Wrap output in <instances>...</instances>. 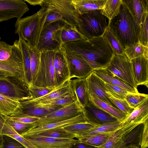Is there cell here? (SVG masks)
Wrapping results in <instances>:
<instances>
[{
  "label": "cell",
  "instance_id": "cell-1",
  "mask_svg": "<svg viewBox=\"0 0 148 148\" xmlns=\"http://www.w3.org/2000/svg\"><path fill=\"white\" fill-rule=\"evenodd\" d=\"M62 46L66 51L80 56L94 70L106 68L114 54L102 36L70 42L63 44Z\"/></svg>",
  "mask_w": 148,
  "mask_h": 148
},
{
  "label": "cell",
  "instance_id": "cell-2",
  "mask_svg": "<svg viewBox=\"0 0 148 148\" xmlns=\"http://www.w3.org/2000/svg\"><path fill=\"white\" fill-rule=\"evenodd\" d=\"M108 27L125 49L139 42L140 26L123 1L119 13L109 20Z\"/></svg>",
  "mask_w": 148,
  "mask_h": 148
},
{
  "label": "cell",
  "instance_id": "cell-3",
  "mask_svg": "<svg viewBox=\"0 0 148 148\" xmlns=\"http://www.w3.org/2000/svg\"><path fill=\"white\" fill-rule=\"evenodd\" d=\"M49 9L43 6L29 16L17 19L15 32L19 38L25 41L29 47L36 48Z\"/></svg>",
  "mask_w": 148,
  "mask_h": 148
},
{
  "label": "cell",
  "instance_id": "cell-4",
  "mask_svg": "<svg viewBox=\"0 0 148 148\" xmlns=\"http://www.w3.org/2000/svg\"><path fill=\"white\" fill-rule=\"evenodd\" d=\"M81 22L77 27L86 40L102 36L107 28L109 19L103 15L101 10H96L80 15Z\"/></svg>",
  "mask_w": 148,
  "mask_h": 148
},
{
  "label": "cell",
  "instance_id": "cell-5",
  "mask_svg": "<svg viewBox=\"0 0 148 148\" xmlns=\"http://www.w3.org/2000/svg\"><path fill=\"white\" fill-rule=\"evenodd\" d=\"M54 51L40 52V62L37 72L32 84L49 89L56 88V82L53 57Z\"/></svg>",
  "mask_w": 148,
  "mask_h": 148
},
{
  "label": "cell",
  "instance_id": "cell-6",
  "mask_svg": "<svg viewBox=\"0 0 148 148\" xmlns=\"http://www.w3.org/2000/svg\"><path fill=\"white\" fill-rule=\"evenodd\" d=\"M28 85L25 81L13 76H0V94L19 100L31 98Z\"/></svg>",
  "mask_w": 148,
  "mask_h": 148
},
{
  "label": "cell",
  "instance_id": "cell-7",
  "mask_svg": "<svg viewBox=\"0 0 148 148\" xmlns=\"http://www.w3.org/2000/svg\"><path fill=\"white\" fill-rule=\"evenodd\" d=\"M106 68L125 82L137 89L131 63L124 53L122 55L114 53L109 64Z\"/></svg>",
  "mask_w": 148,
  "mask_h": 148
},
{
  "label": "cell",
  "instance_id": "cell-8",
  "mask_svg": "<svg viewBox=\"0 0 148 148\" xmlns=\"http://www.w3.org/2000/svg\"><path fill=\"white\" fill-rule=\"evenodd\" d=\"M43 6L58 13L67 25L77 27L81 22L80 14L75 9L72 0H44Z\"/></svg>",
  "mask_w": 148,
  "mask_h": 148
},
{
  "label": "cell",
  "instance_id": "cell-9",
  "mask_svg": "<svg viewBox=\"0 0 148 148\" xmlns=\"http://www.w3.org/2000/svg\"><path fill=\"white\" fill-rule=\"evenodd\" d=\"M12 46V54L9 58L6 60H0V76H16L25 80L18 40H15Z\"/></svg>",
  "mask_w": 148,
  "mask_h": 148
},
{
  "label": "cell",
  "instance_id": "cell-10",
  "mask_svg": "<svg viewBox=\"0 0 148 148\" xmlns=\"http://www.w3.org/2000/svg\"><path fill=\"white\" fill-rule=\"evenodd\" d=\"M67 25L62 21L52 23L44 27L40 35L36 49L40 52L54 51L62 46L54 39V33L57 30Z\"/></svg>",
  "mask_w": 148,
  "mask_h": 148
},
{
  "label": "cell",
  "instance_id": "cell-11",
  "mask_svg": "<svg viewBox=\"0 0 148 148\" xmlns=\"http://www.w3.org/2000/svg\"><path fill=\"white\" fill-rule=\"evenodd\" d=\"M82 112V109L77 101L63 107L39 118L36 122L38 125L50 123L69 119Z\"/></svg>",
  "mask_w": 148,
  "mask_h": 148
},
{
  "label": "cell",
  "instance_id": "cell-12",
  "mask_svg": "<svg viewBox=\"0 0 148 148\" xmlns=\"http://www.w3.org/2000/svg\"><path fill=\"white\" fill-rule=\"evenodd\" d=\"M29 10L24 0H0V22L20 19Z\"/></svg>",
  "mask_w": 148,
  "mask_h": 148
},
{
  "label": "cell",
  "instance_id": "cell-13",
  "mask_svg": "<svg viewBox=\"0 0 148 148\" xmlns=\"http://www.w3.org/2000/svg\"><path fill=\"white\" fill-rule=\"evenodd\" d=\"M69 79L73 78H86L93 71L87 62L79 55L66 51Z\"/></svg>",
  "mask_w": 148,
  "mask_h": 148
},
{
  "label": "cell",
  "instance_id": "cell-14",
  "mask_svg": "<svg viewBox=\"0 0 148 148\" xmlns=\"http://www.w3.org/2000/svg\"><path fill=\"white\" fill-rule=\"evenodd\" d=\"M53 60L56 88H58L69 79L66 51L62 46L54 51Z\"/></svg>",
  "mask_w": 148,
  "mask_h": 148
},
{
  "label": "cell",
  "instance_id": "cell-15",
  "mask_svg": "<svg viewBox=\"0 0 148 148\" xmlns=\"http://www.w3.org/2000/svg\"><path fill=\"white\" fill-rule=\"evenodd\" d=\"M82 112L87 121L97 126L118 121L110 114L98 108L90 101L82 108Z\"/></svg>",
  "mask_w": 148,
  "mask_h": 148
},
{
  "label": "cell",
  "instance_id": "cell-16",
  "mask_svg": "<svg viewBox=\"0 0 148 148\" xmlns=\"http://www.w3.org/2000/svg\"><path fill=\"white\" fill-rule=\"evenodd\" d=\"M38 148H71L76 139L21 135Z\"/></svg>",
  "mask_w": 148,
  "mask_h": 148
},
{
  "label": "cell",
  "instance_id": "cell-17",
  "mask_svg": "<svg viewBox=\"0 0 148 148\" xmlns=\"http://www.w3.org/2000/svg\"><path fill=\"white\" fill-rule=\"evenodd\" d=\"M73 91L69 79L63 85L57 88L53 91L41 97L33 99L19 100L22 103L40 106L45 105L53 100L63 97Z\"/></svg>",
  "mask_w": 148,
  "mask_h": 148
},
{
  "label": "cell",
  "instance_id": "cell-18",
  "mask_svg": "<svg viewBox=\"0 0 148 148\" xmlns=\"http://www.w3.org/2000/svg\"><path fill=\"white\" fill-rule=\"evenodd\" d=\"M89 95L93 94L101 100L106 102L114 108H118L110 99L106 93L105 82L93 72L86 78Z\"/></svg>",
  "mask_w": 148,
  "mask_h": 148
},
{
  "label": "cell",
  "instance_id": "cell-19",
  "mask_svg": "<svg viewBox=\"0 0 148 148\" xmlns=\"http://www.w3.org/2000/svg\"><path fill=\"white\" fill-rule=\"evenodd\" d=\"M21 104L22 106L21 110L9 117L27 116L40 118L63 107L51 105L36 106Z\"/></svg>",
  "mask_w": 148,
  "mask_h": 148
},
{
  "label": "cell",
  "instance_id": "cell-20",
  "mask_svg": "<svg viewBox=\"0 0 148 148\" xmlns=\"http://www.w3.org/2000/svg\"><path fill=\"white\" fill-rule=\"evenodd\" d=\"M134 80L137 86L144 85L148 87V58L143 56L130 60Z\"/></svg>",
  "mask_w": 148,
  "mask_h": 148
},
{
  "label": "cell",
  "instance_id": "cell-21",
  "mask_svg": "<svg viewBox=\"0 0 148 148\" xmlns=\"http://www.w3.org/2000/svg\"><path fill=\"white\" fill-rule=\"evenodd\" d=\"M69 80L77 101L82 108H83L90 102L86 78H76Z\"/></svg>",
  "mask_w": 148,
  "mask_h": 148
},
{
  "label": "cell",
  "instance_id": "cell-22",
  "mask_svg": "<svg viewBox=\"0 0 148 148\" xmlns=\"http://www.w3.org/2000/svg\"><path fill=\"white\" fill-rule=\"evenodd\" d=\"M140 124L130 123L121 125L114 132L108 140L98 148H119L126 135Z\"/></svg>",
  "mask_w": 148,
  "mask_h": 148
},
{
  "label": "cell",
  "instance_id": "cell-23",
  "mask_svg": "<svg viewBox=\"0 0 148 148\" xmlns=\"http://www.w3.org/2000/svg\"><path fill=\"white\" fill-rule=\"evenodd\" d=\"M148 119V97L145 98L122 122V125L143 123Z\"/></svg>",
  "mask_w": 148,
  "mask_h": 148
},
{
  "label": "cell",
  "instance_id": "cell-24",
  "mask_svg": "<svg viewBox=\"0 0 148 148\" xmlns=\"http://www.w3.org/2000/svg\"><path fill=\"white\" fill-rule=\"evenodd\" d=\"M92 72L105 83L119 86L132 92H138L137 89L125 82L106 68L95 69Z\"/></svg>",
  "mask_w": 148,
  "mask_h": 148
},
{
  "label": "cell",
  "instance_id": "cell-25",
  "mask_svg": "<svg viewBox=\"0 0 148 148\" xmlns=\"http://www.w3.org/2000/svg\"><path fill=\"white\" fill-rule=\"evenodd\" d=\"M122 1L140 26L143 15L148 13V1L122 0Z\"/></svg>",
  "mask_w": 148,
  "mask_h": 148
},
{
  "label": "cell",
  "instance_id": "cell-26",
  "mask_svg": "<svg viewBox=\"0 0 148 148\" xmlns=\"http://www.w3.org/2000/svg\"><path fill=\"white\" fill-rule=\"evenodd\" d=\"M86 122H87L86 121L82 112L77 116L67 120L50 123L40 125H38L37 126L22 134H33L51 128L63 127L66 125L75 123Z\"/></svg>",
  "mask_w": 148,
  "mask_h": 148
},
{
  "label": "cell",
  "instance_id": "cell-27",
  "mask_svg": "<svg viewBox=\"0 0 148 148\" xmlns=\"http://www.w3.org/2000/svg\"><path fill=\"white\" fill-rule=\"evenodd\" d=\"M90 101L98 108L108 113L116 119L118 121H123L127 116L118 108L110 105L101 100L93 94L89 95Z\"/></svg>",
  "mask_w": 148,
  "mask_h": 148
},
{
  "label": "cell",
  "instance_id": "cell-28",
  "mask_svg": "<svg viewBox=\"0 0 148 148\" xmlns=\"http://www.w3.org/2000/svg\"><path fill=\"white\" fill-rule=\"evenodd\" d=\"M22 106L18 99L0 94V113L9 116L20 110Z\"/></svg>",
  "mask_w": 148,
  "mask_h": 148
},
{
  "label": "cell",
  "instance_id": "cell-29",
  "mask_svg": "<svg viewBox=\"0 0 148 148\" xmlns=\"http://www.w3.org/2000/svg\"><path fill=\"white\" fill-rule=\"evenodd\" d=\"M106 0H72L76 10L80 15L96 10H101Z\"/></svg>",
  "mask_w": 148,
  "mask_h": 148
},
{
  "label": "cell",
  "instance_id": "cell-30",
  "mask_svg": "<svg viewBox=\"0 0 148 148\" xmlns=\"http://www.w3.org/2000/svg\"><path fill=\"white\" fill-rule=\"evenodd\" d=\"M23 135L35 137H44L63 139H72L75 138L76 136V135L64 130L63 127L46 130L33 134H22L21 135Z\"/></svg>",
  "mask_w": 148,
  "mask_h": 148
},
{
  "label": "cell",
  "instance_id": "cell-31",
  "mask_svg": "<svg viewBox=\"0 0 148 148\" xmlns=\"http://www.w3.org/2000/svg\"><path fill=\"white\" fill-rule=\"evenodd\" d=\"M18 40L22 55L25 79L26 83L29 85L32 82L29 47L25 41L19 38Z\"/></svg>",
  "mask_w": 148,
  "mask_h": 148
},
{
  "label": "cell",
  "instance_id": "cell-32",
  "mask_svg": "<svg viewBox=\"0 0 148 148\" xmlns=\"http://www.w3.org/2000/svg\"><path fill=\"white\" fill-rule=\"evenodd\" d=\"M122 122L119 121L96 126L88 132L77 136L78 139L83 137L114 132L121 125Z\"/></svg>",
  "mask_w": 148,
  "mask_h": 148
},
{
  "label": "cell",
  "instance_id": "cell-33",
  "mask_svg": "<svg viewBox=\"0 0 148 148\" xmlns=\"http://www.w3.org/2000/svg\"><path fill=\"white\" fill-rule=\"evenodd\" d=\"M60 34L62 45L73 41L86 40L75 26L66 25L61 29Z\"/></svg>",
  "mask_w": 148,
  "mask_h": 148
},
{
  "label": "cell",
  "instance_id": "cell-34",
  "mask_svg": "<svg viewBox=\"0 0 148 148\" xmlns=\"http://www.w3.org/2000/svg\"><path fill=\"white\" fill-rule=\"evenodd\" d=\"M122 0H106L101 10L102 14L111 20L119 13Z\"/></svg>",
  "mask_w": 148,
  "mask_h": 148
},
{
  "label": "cell",
  "instance_id": "cell-35",
  "mask_svg": "<svg viewBox=\"0 0 148 148\" xmlns=\"http://www.w3.org/2000/svg\"><path fill=\"white\" fill-rule=\"evenodd\" d=\"M124 53L130 60L143 56L148 58V47L138 42L125 49Z\"/></svg>",
  "mask_w": 148,
  "mask_h": 148
},
{
  "label": "cell",
  "instance_id": "cell-36",
  "mask_svg": "<svg viewBox=\"0 0 148 148\" xmlns=\"http://www.w3.org/2000/svg\"><path fill=\"white\" fill-rule=\"evenodd\" d=\"M2 134L12 137L23 145L26 148H38L21 135L17 134L6 121L2 130Z\"/></svg>",
  "mask_w": 148,
  "mask_h": 148
},
{
  "label": "cell",
  "instance_id": "cell-37",
  "mask_svg": "<svg viewBox=\"0 0 148 148\" xmlns=\"http://www.w3.org/2000/svg\"><path fill=\"white\" fill-rule=\"evenodd\" d=\"M113 132L86 136L78 139L84 143L98 147L106 142Z\"/></svg>",
  "mask_w": 148,
  "mask_h": 148
},
{
  "label": "cell",
  "instance_id": "cell-38",
  "mask_svg": "<svg viewBox=\"0 0 148 148\" xmlns=\"http://www.w3.org/2000/svg\"><path fill=\"white\" fill-rule=\"evenodd\" d=\"M102 37L109 44L114 53L118 55L124 53L125 49L108 27Z\"/></svg>",
  "mask_w": 148,
  "mask_h": 148
},
{
  "label": "cell",
  "instance_id": "cell-39",
  "mask_svg": "<svg viewBox=\"0 0 148 148\" xmlns=\"http://www.w3.org/2000/svg\"><path fill=\"white\" fill-rule=\"evenodd\" d=\"M96 126L86 122L70 125L63 127L67 131L76 135L77 136L88 132Z\"/></svg>",
  "mask_w": 148,
  "mask_h": 148
},
{
  "label": "cell",
  "instance_id": "cell-40",
  "mask_svg": "<svg viewBox=\"0 0 148 148\" xmlns=\"http://www.w3.org/2000/svg\"><path fill=\"white\" fill-rule=\"evenodd\" d=\"M5 116L8 124L16 132L20 135L28 131L38 125L36 122L31 123H24L11 120L7 116Z\"/></svg>",
  "mask_w": 148,
  "mask_h": 148
},
{
  "label": "cell",
  "instance_id": "cell-41",
  "mask_svg": "<svg viewBox=\"0 0 148 148\" xmlns=\"http://www.w3.org/2000/svg\"><path fill=\"white\" fill-rule=\"evenodd\" d=\"M106 93L110 96L115 98L125 99L129 91L119 86L110 84L105 82Z\"/></svg>",
  "mask_w": 148,
  "mask_h": 148
},
{
  "label": "cell",
  "instance_id": "cell-42",
  "mask_svg": "<svg viewBox=\"0 0 148 148\" xmlns=\"http://www.w3.org/2000/svg\"><path fill=\"white\" fill-rule=\"evenodd\" d=\"M29 47L30 58L31 71L32 82L37 73L39 66L40 52L36 48H32Z\"/></svg>",
  "mask_w": 148,
  "mask_h": 148
},
{
  "label": "cell",
  "instance_id": "cell-43",
  "mask_svg": "<svg viewBox=\"0 0 148 148\" xmlns=\"http://www.w3.org/2000/svg\"><path fill=\"white\" fill-rule=\"evenodd\" d=\"M148 13L143 15L140 25V30L139 36V42L144 46L148 47Z\"/></svg>",
  "mask_w": 148,
  "mask_h": 148
},
{
  "label": "cell",
  "instance_id": "cell-44",
  "mask_svg": "<svg viewBox=\"0 0 148 148\" xmlns=\"http://www.w3.org/2000/svg\"><path fill=\"white\" fill-rule=\"evenodd\" d=\"M147 97L148 94L129 92L125 99L130 107L134 109Z\"/></svg>",
  "mask_w": 148,
  "mask_h": 148
},
{
  "label": "cell",
  "instance_id": "cell-45",
  "mask_svg": "<svg viewBox=\"0 0 148 148\" xmlns=\"http://www.w3.org/2000/svg\"><path fill=\"white\" fill-rule=\"evenodd\" d=\"M77 101V99L73 91L64 97L50 101L45 105L60 106L64 107Z\"/></svg>",
  "mask_w": 148,
  "mask_h": 148
},
{
  "label": "cell",
  "instance_id": "cell-46",
  "mask_svg": "<svg viewBox=\"0 0 148 148\" xmlns=\"http://www.w3.org/2000/svg\"><path fill=\"white\" fill-rule=\"evenodd\" d=\"M28 86L31 97L30 99L41 97L53 91L57 88L54 89H49L46 87L38 86L32 84H29Z\"/></svg>",
  "mask_w": 148,
  "mask_h": 148
},
{
  "label": "cell",
  "instance_id": "cell-47",
  "mask_svg": "<svg viewBox=\"0 0 148 148\" xmlns=\"http://www.w3.org/2000/svg\"><path fill=\"white\" fill-rule=\"evenodd\" d=\"M109 96L110 99L116 107L127 115L130 114L134 110V109L130 106L125 99H119Z\"/></svg>",
  "mask_w": 148,
  "mask_h": 148
},
{
  "label": "cell",
  "instance_id": "cell-48",
  "mask_svg": "<svg viewBox=\"0 0 148 148\" xmlns=\"http://www.w3.org/2000/svg\"><path fill=\"white\" fill-rule=\"evenodd\" d=\"M13 46L4 41H0V60L8 59L12 54Z\"/></svg>",
  "mask_w": 148,
  "mask_h": 148
},
{
  "label": "cell",
  "instance_id": "cell-49",
  "mask_svg": "<svg viewBox=\"0 0 148 148\" xmlns=\"http://www.w3.org/2000/svg\"><path fill=\"white\" fill-rule=\"evenodd\" d=\"M3 148H26L14 138L6 135H3Z\"/></svg>",
  "mask_w": 148,
  "mask_h": 148
},
{
  "label": "cell",
  "instance_id": "cell-50",
  "mask_svg": "<svg viewBox=\"0 0 148 148\" xmlns=\"http://www.w3.org/2000/svg\"><path fill=\"white\" fill-rule=\"evenodd\" d=\"M49 9V12L47 16L43 28L51 23L57 21H62L64 22L62 18L58 13Z\"/></svg>",
  "mask_w": 148,
  "mask_h": 148
},
{
  "label": "cell",
  "instance_id": "cell-51",
  "mask_svg": "<svg viewBox=\"0 0 148 148\" xmlns=\"http://www.w3.org/2000/svg\"><path fill=\"white\" fill-rule=\"evenodd\" d=\"M143 128L142 134L140 148L148 147V119L143 123Z\"/></svg>",
  "mask_w": 148,
  "mask_h": 148
},
{
  "label": "cell",
  "instance_id": "cell-52",
  "mask_svg": "<svg viewBox=\"0 0 148 148\" xmlns=\"http://www.w3.org/2000/svg\"><path fill=\"white\" fill-rule=\"evenodd\" d=\"M7 116L11 120L24 123H31L35 122L39 119V118H38L27 116L16 117Z\"/></svg>",
  "mask_w": 148,
  "mask_h": 148
},
{
  "label": "cell",
  "instance_id": "cell-53",
  "mask_svg": "<svg viewBox=\"0 0 148 148\" xmlns=\"http://www.w3.org/2000/svg\"><path fill=\"white\" fill-rule=\"evenodd\" d=\"M98 147L94 146L84 143L79 139L77 140L70 148H98Z\"/></svg>",
  "mask_w": 148,
  "mask_h": 148
},
{
  "label": "cell",
  "instance_id": "cell-54",
  "mask_svg": "<svg viewBox=\"0 0 148 148\" xmlns=\"http://www.w3.org/2000/svg\"><path fill=\"white\" fill-rule=\"evenodd\" d=\"M6 121L5 116L0 113V148H3V140L2 130Z\"/></svg>",
  "mask_w": 148,
  "mask_h": 148
},
{
  "label": "cell",
  "instance_id": "cell-55",
  "mask_svg": "<svg viewBox=\"0 0 148 148\" xmlns=\"http://www.w3.org/2000/svg\"><path fill=\"white\" fill-rule=\"evenodd\" d=\"M25 2L28 3L29 4L33 5H39L42 7L44 2V0H24Z\"/></svg>",
  "mask_w": 148,
  "mask_h": 148
},
{
  "label": "cell",
  "instance_id": "cell-56",
  "mask_svg": "<svg viewBox=\"0 0 148 148\" xmlns=\"http://www.w3.org/2000/svg\"><path fill=\"white\" fill-rule=\"evenodd\" d=\"M121 148H140L136 145H132L125 146Z\"/></svg>",
  "mask_w": 148,
  "mask_h": 148
},
{
  "label": "cell",
  "instance_id": "cell-57",
  "mask_svg": "<svg viewBox=\"0 0 148 148\" xmlns=\"http://www.w3.org/2000/svg\"></svg>",
  "mask_w": 148,
  "mask_h": 148
},
{
  "label": "cell",
  "instance_id": "cell-58",
  "mask_svg": "<svg viewBox=\"0 0 148 148\" xmlns=\"http://www.w3.org/2000/svg\"><path fill=\"white\" fill-rule=\"evenodd\" d=\"M0 39H1V38H0Z\"/></svg>",
  "mask_w": 148,
  "mask_h": 148
}]
</instances>
